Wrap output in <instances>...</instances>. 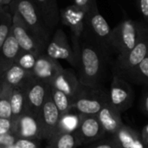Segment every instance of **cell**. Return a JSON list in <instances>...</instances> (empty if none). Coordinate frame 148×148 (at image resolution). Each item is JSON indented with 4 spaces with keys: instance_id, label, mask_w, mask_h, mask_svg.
Instances as JSON below:
<instances>
[{
    "instance_id": "1",
    "label": "cell",
    "mask_w": 148,
    "mask_h": 148,
    "mask_svg": "<svg viewBox=\"0 0 148 148\" xmlns=\"http://www.w3.org/2000/svg\"><path fill=\"white\" fill-rule=\"evenodd\" d=\"M106 52L86 37H82L78 56L79 81L86 87H99L105 66Z\"/></svg>"
},
{
    "instance_id": "2",
    "label": "cell",
    "mask_w": 148,
    "mask_h": 148,
    "mask_svg": "<svg viewBox=\"0 0 148 148\" xmlns=\"http://www.w3.org/2000/svg\"><path fill=\"white\" fill-rule=\"evenodd\" d=\"M111 33L112 29L108 23L101 14L96 4V0H94L85 18L83 36L108 53L109 50H112L110 46Z\"/></svg>"
},
{
    "instance_id": "3",
    "label": "cell",
    "mask_w": 148,
    "mask_h": 148,
    "mask_svg": "<svg viewBox=\"0 0 148 148\" xmlns=\"http://www.w3.org/2000/svg\"><path fill=\"white\" fill-rule=\"evenodd\" d=\"M147 23L125 19L112 29L110 46L118 56L132 49L140 40Z\"/></svg>"
},
{
    "instance_id": "4",
    "label": "cell",
    "mask_w": 148,
    "mask_h": 148,
    "mask_svg": "<svg viewBox=\"0 0 148 148\" xmlns=\"http://www.w3.org/2000/svg\"><path fill=\"white\" fill-rule=\"evenodd\" d=\"M12 12H16L23 23L46 45L49 43L50 30L33 0H15L10 4Z\"/></svg>"
},
{
    "instance_id": "5",
    "label": "cell",
    "mask_w": 148,
    "mask_h": 148,
    "mask_svg": "<svg viewBox=\"0 0 148 148\" xmlns=\"http://www.w3.org/2000/svg\"><path fill=\"white\" fill-rule=\"evenodd\" d=\"M89 8L71 4L60 11V20L71 31L72 48L78 62V56L85 29V18Z\"/></svg>"
},
{
    "instance_id": "6",
    "label": "cell",
    "mask_w": 148,
    "mask_h": 148,
    "mask_svg": "<svg viewBox=\"0 0 148 148\" xmlns=\"http://www.w3.org/2000/svg\"><path fill=\"white\" fill-rule=\"evenodd\" d=\"M108 100V94L99 87L91 88L82 85L73 100V109H75L79 114L97 115Z\"/></svg>"
},
{
    "instance_id": "7",
    "label": "cell",
    "mask_w": 148,
    "mask_h": 148,
    "mask_svg": "<svg viewBox=\"0 0 148 148\" xmlns=\"http://www.w3.org/2000/svg\"><path fill=\"white\" fill-rule=\"evenodd\" d=\"M148 55V24L135 46L128 52L118 56L114 63V75L125 78Z\"/></svg>"
},
{
    "instance_id": "8",
    "label": "cell",
    "mask_w": 148,
    "mask_h": 148,
    "mask_svg": "<svg viewBox=\"0 0 148 148\" xmlns=\"http://www.w3.org/2000/svg\"><path fill=\"white\" fill-rule=\"evenodd\" d=\"M11 31L20 48L23 51L34 53L37 56L43 54L47 45L43 43L34 32L23 23L16 12H12Z\"/></svg>"
},
{
    "instance_id": "9",
    "label": "cell",
    "mask_w": 148,
    "mask_h": 148,
    "mask_svg": "<svg viewBox=\"0 0 148 148\" xmlns=\"http://www.w3.org/2000/svg\"><path fill=\"white\" fill-rule=\"evenodd\" d=\"M108 98L109 102L121 114H122L131 108L134 99V93L131 85L126 82L124 78L114 75L110 85Z\"/></svg>"
},
{
    "instance_id": "10",
    "label": "cell",
    "mask_w": 148,
    "mask_h": 148,
    "mask_svg": "<svg viewBox=\"0 0 148 148\" xmlns=\"http://www.w3.org/2000/svg\"><path fill=\"white\" fill-rule=\"evenodd\" d=\"M46 54L55 60H65L74 67H77V58L74 49L69 42L65 32L57 29L49 42L46 48Z\"/></svg>"
},
{
    "instance_id": "11",
    "label": "cell",
    "mask_w": 148,
    "mask_h": 148,
    "mask_svg": "<svg viewBox=\"0 0 148 148\" xmlns=\"http://www.w3.org/2000/svg\"><path fill=\"white\" fill-rule=\"evenodd\" d=\"M12 133L20 139L42 140V127L38 114L29 109L25 111L14 123Z\"/></svg>"
},
{
    "instance_id": "12",
    "label": "cell",
    "mask_w": 148,
    "mask_h": 148,
    "mask_svg": "<svg viewBox=\"0 0 148 148\" xmlns=\"http://www.w3.org/2000/svg\"><path fill=\"white\" fill-rule=\"evenodd\" d=\"M23 88L25 93L29 110L39 114L50 94V84L32 77Z\"/></svg>"
},
{
    "instance_id": "13",
    "label": "cell",
    "mask_w": 148,
    "mask_h": 148,
    "mask_svg": "<svg viewBox=\"0 0 148 148\" xmlns=\"http://www.w3.org/2000/svg\"><path fill=\"white\" fill-rule=\"evenodd\" d=\"M38 116L42 127V139L49 140L57 133L61 118V114L52 100L51 91L46 101L44 102Z\"/></svg>"
},
{
    "instance_id": "14",
    "label": "cell",
    "mask_w": 148,
    "mask_h": 148,
    "mask_svg": "<svg viewBox=\"0 0 148 148\" xmlns=\"http://www.w3.org/2000/svg\"><path fill=\"white\" fill-rule=\"evenodd\" d=\"M75 134L80 144H86L100 140L105 134V131L97 115L80 114V124Z\"/></svg>"
},
{
    "instance_id": "15",
    "label": "cell",
    "mask_w": 148,
    "mask_h": 148,
    "mask_svg": "<svg viewBox=\"0 0 148 148\" xmlns=\"http://www.w3.org/2000/svg\"><path fill=\"white\" fill-rule=\"evenodd\" d=\"M62 69L63 68L57 60H55L43 53L38 56L36 64L30 73L34 78L50 84L53 79L62 71Z\"/></svg>"
},
{
    "instance_id": "16",
    "label": "cell",
    "mask_w": 148,
    "mask_h": 148,
    "mask_svg": "<svg viewBox=\"0 0 148 148\" xmlns=\"http://www.w3.org/2000/svg\"><path fill=\"white\" fill-rule=\"evenodd\" d=\"M50 86L65 93L74 100L82 85L73 70L63 69L62 71L53 79L50 82Z\"/></svg>"
},
{
    "instance_id": "17",
    "label": "cell",
    "mask_w": 148,
    "mask_h": 148,
    "mask_svg": "<svg viewBox=\"0 0 148 148\" xmlns=\"http://www.w3.org/2000/svg\"><path fill=\"white\" fill-rule=\"evenodd\" d=\"M97 117L105 131V134H110L112 136L115 134L124 125L121 120V114L109 102V100L97 114Z\"/></svg>"
},
{
    "instance_id": "18",
    "label": "cell",
    "mask_w": 148,
    "mask_h": 148,
    "mask_svg": "<svg viewBox=\"0 0 148 148\" xmlns=\"http://www.w3.org/2000/svg\"><path fill=\"white\" fill-rule=\"evenodd\" d=\"M21 51L22 49L10 29L0 49V75L16 62Z\"/></svg>"
},
{
    "instance_id": "19",
    "label": "cell",
    "mask_w": 148,
    "mask_h": 148,
    "mask_svg": "<svg viewBox=\"0 0 148 148\" xmlns=\"http://www.w3.org/2000/svg\"><path fill=\"white\" fill-rule=\"evenodd\" d=\"M32 77L30 72L14 63L0 75V82L11 88H23Z\"/></svg>"
},
{
    "instance_id": "20",
    "label": "cell",
    "mask_w": 148,
    "mask_h": 148,
    "mask_svg": "<svg viewBox=\"0 0 148 148\" xmlns=\"http://www.w3.org/2000/svg\"><path fill=\"white\" fill-rule=\"evenodd\" d=\"M113 140L119 148H146L140 134L132 127L123 125L113 135Z\"/></svg>"
},
{
    "instance_id": "21",
    "label": "cell",
    "mask_w": 148,
    "mask_h": 148,
    "mask_svg": "<svg viewBox=\"0 0 148 148\" xmlns=\"http://www.w3.org/2000/svg\"><path fill=\"white\" fill-rule=\"evenodd\" d=\"M33 2L39 10L48 29L52 30L60 20L56 0H33Z\"/></svg>"
},
{
    "instance_id": "22",
    "label": "cell",
    "mask_w": 148,
    "mask_h": 148,
    "mask_svg": "<svg viewBox=\"0 0 148 148\" xmlns=\"http://www.w3.org/2000/svg\"><path fill=\"white\" fill-rule=\"evenodd\" d=\"M10 107H11V122L12 126L17 119L28 108L25 93L23 88H11L10 94Z\"/></svg>"
},
{
    "instance_id": "23",
    "label": "cell",
    "mask_w": 148,
    "mask_h": 148,
    "mask_svg": "<svg viewBox=\"0 0 148 148\" xmlns=\"http://www.w3.org/2000/svg\"><path fill=\"white\" fill-rule=\"evenodd\" d=\"M79 145L80 142L75 132H57L49 140L47 148H76Z\"/></svg>"
},
{
    "instance_id": "24",
    "label": "cell",
    "mask_w": 148,
    "mask_h": 148,
    "mask_svg": "<svg viewBox=\"0 0 148 148\" xmlns=\"http://www.w3.org/2000/svg\"><path fill=\"white\" fill-rule=\"evenodd\" d=\"M51 97L61 116L69 113L73 109V99L65 93L50 86Z\"/></svg>"
},
{
    "instance_id": "25",
    "label": "cell",
    "mask_w": 148,
    "mask_h": 148,
    "mask_svg": "<svg viewBox=\"0 0 148 148\" xmlns=\"http://www.w3.org/2000/svg\"><path fill=\"white\" fill-rule=\"evenodd\" d=\"M0 117L11 120V107H10V94L11 87L0 82Z\"/></svg>"
},
{
    "instance_id": "26",
    "label": "cell",
    "mask_w": 148,
    "mask_h": 148,
    "mask_svg": "<svg viewBox=\"0 0 148 148\" xmlns=\"http://www.w3.org/2000/svg\"><path fill=\"white\" fill-rule=\"evenodd\" d=\"M133 82L148 86V55L126 76Z\"/></svg>"
},
{
    "instance_id": "27",
    "label": "cell",
    "mask_w": 148,
    "mask_h": 148,
    "mask_svg": "<svg viewBox=\"0 0 148 148\" xmlns=\"http://www.w3.org/2000/svg\"><path fill=\"white\" fill-rule=\"evenodd\" d=\"M12 26V14L5 6L0 7V49L8 37Z\"/></svg>"
},
{
    "instance_id": "28",
    "label": "cell",
    "mask_w": 148,
    "mask_h": 148,
    "mask_svg": "<svg viewBox=\"0 0 148 148\" xmlns=\"http://www.w3.org/2000/svg\"><path fill=\"white\" fill-rule=\"evenodd\" d=\"M79 124H80V114H71L69 112L61 116L57 132L74 133L77 130Z\"/></svg>"
},
{
    "instance_id": "29",
    "label": "cell",
    "mask_w": 148,
    "mask_h": 148,
    "mask_svg": "<svg viewBox=\"0 0 148 148\" xmlns=\"http://www.w3.org/2000/svg\"><path fill=\"white\" fill-rule=\"evenodd\" d=\"M37 57L38 56L34 53L22 50L15 63H16L18 66H20L23 69L29 72H31L36 64Z\"/></svg>"
},
{
    "instance_id": "30",
    "label": "cell",
    "mask_w": 148,
    "mask_h": 148,
    "mask_svg": "<svg viewBox=\"0 0 148 148\" xmlns=\"http://www.w3.org/2000/svg\"><path fill=\"white\" fill-rule=\"evenodd\" d=\"M17 137L12 132L5 134H0V147H7L14 146Z\"/></svg>"
},
{
    "instance_id": "31",
    "label": "cell",
    "mask_w": 148,
    "mask_h": 148,
    "mask_svg": "<svg viewBox=\"0 0 148 148\" xmlns=\"http://www.w3.org/2000/svg\"><path fill=\"white\" fill-rule=\"evenodd\" d=\"M14 147L16 148H38L37 143L34 140L17 138Z\"/></svg>"
},
{
    "instance_id": "32",
    "label": "cell",
    "mask_w": 148,
    "mask_h": 148,
    "mask_svg": "<svg viewBox=\"0 0 148 148\" xmlns=\"http://www.w3.org/2000/svg\"><path fill=\"white\" fill-rule=\"evenodd\" d=\"M12 122L10 119L0 117V134H5L12 132Z\"/></svg>"
},
{
    "instance_id": "33",
    "label": "cell",
    "mask_w": 148,
    "mask_h": 148,
    "mask_svg": "<svg viewBox=\"0 0 148 148\" xmlns=\"http://www.w3.org/2000/svg\"><path fill=\"white\" fill-rule=\"evenodd\" d=\"M141 15L148 24V0H137Z\"/></svg>"
},
{
    "instance_id": "34",
    "label": "cell",
    "mask_w": 148,
    "mask_h": 148,
    "mask_svg": "<svg viewBox=\"0 0 148 148\" xmlns=\"http://www.w3.org/2000/svg\"><path fill=\"white\" fill-rule=\"evenodd\" d=\"M90 148H119L117 146V144L114 142V140H111V141H107V142H102V143H99L94 147Z\"/></svg>"
},
{
    "instance_id": "35",
    "label": "cell",
    "mask_w": 148,
    "mask_h": 148,
    "mask_svg": "<svg viewBox=\"0 0 148 148\" xmlns=\"http://www.w3.org/2000/svg\"><path fill=\"white\" fill-rule=\"evenodd\" d=\"M93 1L94 0H74V4L80 6V7L89 8Z\"/></svg>"
},
{
    "instance_id": "36",
    "label": "cell",
    "mask_w": 148,
    "mask_h": 148,
    "mask_svg": "<svg viewBox=\"0 0 148 148\" xmlns=\"http://www.w3.org/2000/svg\"><path fill=\"white\" fill-rule=\"evenodd\" d=\"M142 142L144 143V145L146 146V147H148V125L145 126V127L143 128L141 134H140Z\"/></svg>"
},
{
    "instance_id": "37",
    "label": "cell",
    "mask_w": 148,
    "mask_h": 148,
    "mask_svg": "<svg viewBox=\"0 0 148 148\" xmlns=\"http://www.w3.org/2000/svg\"><path fill=\"white\" fill-rule=\"evenodd\" d=\"M142 109L147 114H148V90L145 92L142 97Z\"/></svg>"
},
{
    "instance_id": "38",
    "label": "cell",
    "mask_w": 148,
    "mask_h": 148,
    "mask_svg": "<svg viewBox=\"0 0 148 148\" xmlns=\"http://www.w3.org/2000/svg\"><path fill=\"white\" fill-rule=\"evenodd\" d=\"M13 1L15 0H3V6H7V5H10Z\"/></svg>"
},
{
    "instance_id": "39",
    "label": "cell",
    "mask_w": 148,
    "mask_h": 148,
    "mask_svg": "<svg viewBox=\"0 0 148 148\" xmlns=\"http://www.w3.org/2000/svg\"><path fill=\"white\" fill-rule=\"evenodd\" d=\"M2 6H3V0H0V7H2Z\"/></svg>"
},
{
    "instance_id": "40",
    "label": "cell",
    "mask_w": 148,
    "mask_h": 148,
    "mask_svg": "<svg viewBox=\"0 0 148 148\" xmlns=\"http://www.w3.org/2000/svg\"><path fill=\"white\" fill-rule=\"evenodd\" d=\"M0 88H1V83H0Z\"/></svg>"
},
{
    "instance_id": "41",
    "label": "cell",
    "mask_w": 148,
    "mask_h": 148,
    "mask_svg": "<svg viewBox=\"0 0 148 148\" xmlns=\"http://www.w3.org/2000/svg\"><path fill=\"white\" fill-rule=\"evenodd\" d=\"M0 148H3V147H0Z\"/></svg>"
},
{
    "instance_id": "42",
    "label": "cell",
    "mask_w": 148,
    "mask_h": 148,
    "mask_svg": "<svg viewBox=\"0 0 148 148\" xmlns=\"http://www.w3.org/2000/svg\"><path fill=\"white\" fill-rule=\"evenodd\" d=\"M146 148H148V147H146Z\"/></svg>"
}]
</instances>
